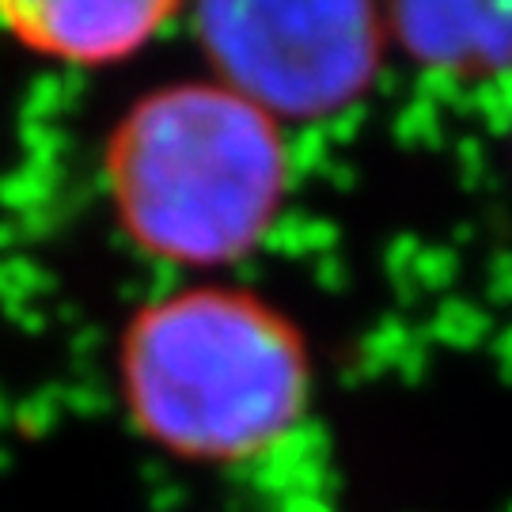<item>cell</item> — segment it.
<instances>
[{"mask_svg":"<svg viewBox=\"0 0 512 512\" xmlns=\"http://www.w3.org/2000/svg\"><path fill=\"white\" fill-rule=\"evenodd\" d=\"M205 73L277 126L342 118L380 84L391 57L376 4H202L186 8Z\"/></svg>","mask_w":512,"mask_h":512,"instance_id":"cell-3","label":"cell"},{"mask_svg":"<svg viewBox=\"0 0 512 512\" xmlns=\"http://www.w3.org/2000/svg\"><path fill=\"white\" fill-rule=\"evenodd\" d=\"M186 19L183 4L171 0H4L0 38L38 65L65 73H107L148 54L160 38Z\"/></svg>","mask_w":512,"mask_h":512,"instance_id":"cell-4","label":"cell"},{"mask_svg":"<svg viewBox=\"0 0 512 512\" xmlns=\"http://www.w3.org/2000/svg\"><path fill=\"white\" fill-rule=\"evenodd\" d=\"M110 220L141 258L217 277L255 258L293 198L289 129L209 73L133 95L103 133Z\"/></svg>","mask_w":512,"mask_h":512,"instance_id":"cell-2","label":"cell"},{"mask_svg":"<svg viewBox=\"0 0 512 512\" xmlns=\"http://www.w3.org/2000/svg\"><path fill=\"white\" fill-rule=\"evenodd\" d=\"M114 391L152 452L243 471L308 425L315 349L293 311L255 285L183 277L126 315L114 338Z\"/></svg>","mask_w":512,"mask_h":512,"instance_id":"cell-1","label":"cell"},{"mask_svg":"<svg viewBox=\"0 0 512 512\" xmlns=\"http://www.w3.org/2000/svg\"><path fill=\"white\" fill-rule=\"evenodd\" d=\"M391 54L448 80L512 73V4H395L384 8Z\"/></svg>","mask_w":512,"mask_h":512,"instance_id":"cell-5","label":"cell"}]
</instances>
